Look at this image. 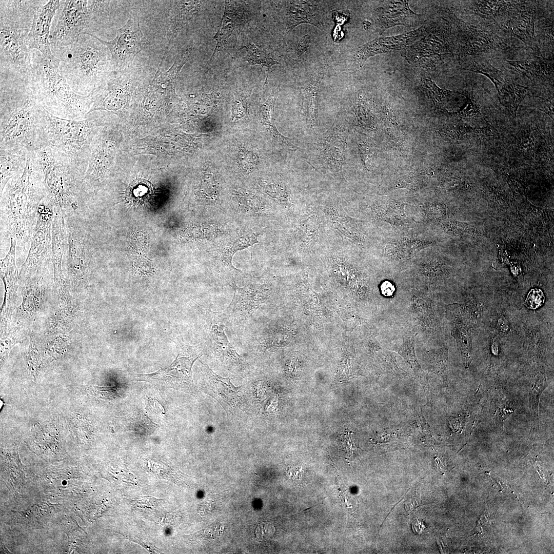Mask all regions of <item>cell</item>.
I'll return each mask as SVG.
<instances>
[{"instance_id": "cell-1", "label": "cell", "mask_w": 554, "mask_h": 554, "mask_svg": "<svg viewBox=\"0 0 554 554\" xmlns=\"http://www.w3.org/2000/svg\"><path fill=\"white\" fill-rule=\"evenodd\" d=\"M1 194V241L14 240L16 253L27 254L37 209L47 195L44 176L34 151L29 152L25 168L6 184Z\"/></svg>"}, {"instance_id": "cell-2", "label": "cell", "mask_w": 554, "mask_h": 554, "mask_svg": "<svg viewBox=\"0 0 554 554\" xmlns=\"http://www.w3.org/2000/svg\"><path fill=\"white\" fill-rule=\"evenodd\" d=\"M30 82L0 81V148H39L41 110Z\"/></svg>"}, {"instance_id": "cell-3", "label": "cell", "mask_w": 554, "mask_h": 554, "mask_svg": "<svg viewBox=\"0 0 554 554\" xmlns=\"http://www.w3.org/2000/svg\"><path fill=\"white\" fill-rule=\"evenodd\" d=\"M43 2L0 1V78L30 81L32 65L26 40L34 10Z\"/></svg>"}, {"instance_id": "cell-4", "label": "cell", "mask_w": 554, "mask_h": 554, "mask_svg": "<svg viewBox=\"0 0 554 554\" xmlns=\"http://www.w3.org/2000/svg\"><path fill=\"white\" fill-rule=\"evenodd\" d=\"M51 50L60 61V74L78 94H90L115 71L109 49L95 35L82 34L73 44Z\"/></svg>"}, {"instance_id": "cell-5", "label": "cell", "mask_w": 554, "mask_h": 554, "mask_svg": "<svg viewBox=\"0 0 554 554\" xmlns=\"http://www.w3.org/2000/svg\"><path fill=\"white\" fill-rule=\"evenodd\" d=\"M32 65L30 83L37 101L51 114L64 119L86 118L92 105L90 95L74 92L60 74V60L52 62L38 50L30 51Z\"/></svg>"}, {"instance_id": "cell-6", "label": "cell", "mask_w": 554, "mask_h": 554, "mask_svg": "<svg viewBox=\"0 0 554 554\" xmlns=\"http://www.w3.org/2000/svg\"><path fill=\"white\" fill-rule=\"evenodd\" d=\"M96 122L91 113L84 120H70L55 116L43 108L38 128L39 149L47 147L65 154L85 174L97 126Z\"/></svg>"}, {"instance_id": "cell-7", "label": "cell", "mask_w": 554, "mask_h": 554, "mask_svg": "<svg viewBox=\"0 0 554 554\" xmlns=\"http://www.w3.org/2000/svg\"><path fill=\"white\" fill-rule=\"evenodd\" d=\"M54 211L74 214L84 203L85 174L65 154L47 147L35 151Z\"/></svg>"}, {"instance_id": "cell-8", "label": "cell", "mask_w": 554, "mask_h": 554, "mask_svg": "<svg viewBox=\"0 0 554 554\" xmlns=\"http://www.w3.org/2000/svg\"><path fill=\"white\" fill-rule=\"evenodd\" d=\"M346 149L345 125L339 114L329 129L308 144L305 159L322 175L344 181L343 166Z\"/></svg>"}, {"instance_id": "cell-9", "label": "cell", "mask_w": 554, "mask_h": 554, "mask_svg": "<svg viewBox=\"0 0 554 554\" xmlns=\"http://www.w3.org/2000/svg\"><path fill=\"white\" fill-rule=\"evenodd\" d=\"M293 213L292 238L295 253L302 257L318 255L329 236L320 200H303Z\"/></svg>"}, {"instance_id": "cell-10", "label": "cell", "mask_w": 554, "mask_h": 554, "mask_svg": "<svg viewBox=\"0 0 554 554\" xmlns=\"http://www.w3.org/2000/svg\"><path fill=\"white\" fill-rule=\"evenodd\" d=\"M52 205L46 197L39 205L30 248L19 274V280L52 264Z\"/></svg>"}, {"instance_id": "cell-11", "label": "cell", "mask_w": 554, "mask_h": 554, "mask_svg": "<svg viewBox=\"0 0 554 554\" xmlns=\"http://www.w3.org/2000/svg\"><path fill=\"white\" fill-rule=\"evenodd\" d=\"M140 71L129 67L112 73L90 94L92 105L89 113L97 110L117 114L122 111L127 106L131 91L142 81Z\"/></svg>"}, {"instance_id": "cell-12", "label": "cell", "mask_w": 554, "mask_h": 554, "mask_svg": "<svg viewBox=\"0 0 554 554\" xmlns=\"http://www.w3.org/2000/svg\"><path fill=\"white\" fill-rule=\"evenodd\" d=\"M68 243L65 254L71 287L80 290L88 279L91 253L88 236L74 214L66 216Z\"/></svg>"}, {"instance_id": "cell-13", "label": "cell", "mask_w": 554, "mask_h": 554, "mask_svg": "<svg viewBox=\"0 0 554 554\" xmlns=\"http://www.w3.org/2000/svg\"><path fill=\"white\" fill-rule=\"evenodd\" d=\"M56 13L57 21L50 36L51 48L70 46L81 34L89 33L90 18L87 1H60Z\"/></svg>"}, {"instance_id": "cell-14", "label": "cell", "mask_w": 554, "mask_h": 554, "mask_svg": "<svg viewBox=\"0 0 554 554\" xmlns=\"http://www.w3.org/2000/svg\"><path fill=\"white\" fill-rule=\"evenodd\" d=\"M98 38L109 49L115 71L128 68L135 56L149 44L141 29L138 17L134 12L132 17L117 30L114 39L106 41Z\"/></svg>"}, {"instance_id": "cell-15", "label": "cell", "mask_w": 554, "mask_h": 554, "mask_svg": "<svg viewBox=\"0 0 554 554\" xmlns=\"http://www.w3.org/2000/svg\"><path fill=\"white\" fill-rule=\"evenodd\" d=\"M319 200L330 234L343 243L363 248L366 236L354 219L343 209L340 199L330 195Z\"/></svg>"}, {"instance_id": "cell-16", "label": "cell", "mask_w": 554, "mask_h": 554, "mask_svg": "<svg viewBox=\"0 0 554 554\" xmlns=\"http://www.w3.org/2000/svg\"><path fill=\"white\" fill-rule=\"evenodd\" d=\"M34 10L32 25L27 37L26 44L30 51L36 49L50 61H59L53 54L50 42V27L52 19L60 7V1H47Z\"/></svg>"}, {"instance_id": "cell-17", "label": "cell", "mask_w": 554, "mask_h": 554, "mask_svg": "<svg viewBox=\"0 0 554 554\" xmlns=\"http://www.w3.org/2000/svg\"><path fill=\"white\" fill-rule=\"evenodd\" d=\"M202 354L179 353L172 364L166 369L146 375L147 378L180 391L195 394V389L192 378V367Z\"/></svg>"}, {"instance_id": "cell-18", "label": "cell", "mask_w": 554, "mask_h": 554, "mask_svg": "<svg viewBox=\"0 0 554 554\" xmlns=\"http://www.w3.org/2000/svg\"><path fill=\"white\" fill-rule=\"evenodd\" d=\"M229 285L234 290V295L230 304L223 313L226 318L243 325L250 318L261 303L262 286L254 283L249 284L243 287L237 286L235 283H231Z\"/></svg>"}, {"instance_id": "cell-19", "label": "cell", "mask_w": 554, "mask_h": 554, "mask_svg": "<svg viewBox=\"0 0 554 554\" xmlns=\"http://www.w3.org/2000/svg\"><path fill=\"white\" fill-rule=\"evenodd\" d=\"M207 330L212 349L220 360L228 364H239L242 358L230 343L225 332V324L223 312L205 310Z\"/></svg>"}, {"instance_id": "cell-20", "label": "cell", "mask_w": 554, "mask_h": 554, "mask_svg": "<svg viewBox=\"0 0 554 554\" xmlns=\"http://www.w3.org/2000/svg\"><path fill=\"white\" fill-rule=\"evenodd\" d=\"M425 32L422 26L400 35L375 38L359 47L354 53V59L362 65L371 56L403 49L422 37Z\"/></svg>"}, {"instance_id": "cell-21", "label": "cell", "mask_w": 554, "mask_h": 554, "mask_svg": "<svg viewBox=\"0 0 554 554\" xmlns=\"http://www.w3.org/2000/svg\"><path fill=\"white\" fill-rule=\"evenodd\" d=\"M202 389L215 399L225 409L230 412L238 406L240 398V388L234 386L229 378H223L215 373L209 367L203 364Z\"/></svg>"}, {"instance_id": "cell-22", "label": "cell", "mask_w": 554, "mask_h": 554, "mask_svg": "<svg viewBox=\"0 0 554 554\" xmlns=\"http://www.w3.org/2000/svg\"><path fill=\"white\" fill-rule=\"evenodd\" d=\"M444 45L437 35L428 34L408 47L404 56L412 65L432 70L442 62Z\"/></svg>"}, {"instance_id": "cell-23", "label": "cell", "mask_w": 554, "mask_h": 554, "mask_svg": "<svg viewBox=\"0 0 554 554\" xmlns=\"http://www.w3.org/2000/svg\"><path fill=\"white\" fill-rule=\"evenodd\" d=\"M408 2L386 1L382 6L377 9L376 20L380 34L397 25L407 26L411 23V18L418 15L410 10Z\"/></svg>"}, {"instance_id": "cell-24", "label": "cell", "mask_w": 554, "mask_h": 554, "mask_svg": "<svg viewBox=\"0 0 554 554\" xmlns=\"http://www.w3.org/2000/svg\"><path fill=\"white\" fill-rule=\"evenodd\" d=\"M325 70V66L316 70L302 90V112L306 124L311 128L318 126V91Z\"/></svg>"}, {"instance_id": "cell-25", "label": "cell", "mask_w": 554, "mask_h": 554, "mask_svg": "<svg viewBox=\"0 0 554 554\" xmlns=\"http://www.w3.org/2000/svg\"><path fill=\"white\" fill-rule=\"evenodd\" d=\"M28 152L24 148H0V193L7 183L25 168Z\"/></svg>"}, {"instance_id": "cell-26", "label": "cell", "mask_w": 554, "mask_h": 554, "mask_svg": "<svg viewBox=\"0 0 554 554\" xmlns=\"http://www.w3.org/2000/svg\"><path fill=\"white\" fill-rule=\"evenodd\" d=\"M410 310L416 325L423 331L432 332L436 327V319L431 300L419 292L411 296Z\"/></svg>"}, {"instance_id": "cell-27", "label": "cell", "mask_w": 554, "mask_h": 554, "mask_svg": "<svg viewBox=\"0 0 554 554\" xmlns=\"http://www.w3.org/2000/svg\"><path fill=\"white\" fill-rule=\"evenodd\" d=\"M414 334H407L404 337L402 343L399 346H395L393 350L401 355L408 363L416 375L417 379L419 381L424 389L426 394L428 393V383H427L426 374L418 362L415 351V336Z\"/></svg>"}, {"instance_id": "cell-28", "label": "cell", "mask_w": 554, "mask_h": 554, "mask_svg": "<svg viewBox=\"0 0 554 554\" xmlns=\"http://www.w3.org/2000/svg\"><path fill=\"white\" fill-rule=\"evenodd\" d=\"M446 308L454 323L465 324L471 328L478 324L481 317L482 307L470 302L448 305Z\"/></svg>"}, {"instance_id": "cell-29", "label": "cell", "mask_w": 554, "mask_h": 554, "mask_svg": "<svg viewBox=\"0 0 554 554\" xmlns=\"http://www.w3.org/2000/svg\"><path fill=\"white\" fill-rule=\"evenodd\" d=\"M472 328L465 324L454 323L451 334L456 339L460 349L463 361L467 368L472 360Z\"/></svg>"}, {"instance_id": "cell-30", "label": "cell", "mask_w": 554, "mask_h": 554, "mask_svg": "<svg viewBox=\"0 0 554 554\" xmlns=\"http://www.w3.org/2000/svg\"><path fill=\"white\" fill-rule=\"evenodd\" d=\"M279 87L273 90L267 101L261 106L259 117L261 122L266 127L271 135L277 141L281 142L284 136L282 135L272 123L275 102L277 97Z\"/></svg>"}, {"instance_id": "cell-31", "label": "cell", "mask_w": 554, "mask_h": 554, "mask_svg": "<svg viewBox=\"0 0 554 554\" xmlns=\"http://www.w3.org/2000/svg\"><path fill=\"white\" fill-rule=\"evenodd\" d=\"M258 234L254 233H249L242 235L229 244L225 248L222 255V261L225 266L231 268L236 271L241 272L238 269L235 268L232 264V259L234 254L238 251L248 248L252 246L254 244L259 243L257 238Z\"/></svg>"}, {"instance_id": "cell-32", "label": "cell", "mask_w": 554, "mask_h": 554, "mask_svg": "<svg viewBox=\"0 0 554 554\" xmlns=\"http://www.w3.org/2000/svg\"><path fill=\"white\" fill-rule=\"evenodd\" d=\"M302 23H309L317 27L321 24L313 13L311 6L308 3H302L300 5H292L289 9V30Z\"/></svg>"}, {"instance_id": "cell-33", "label": "cell", "mask_w": 554, "mask_h": 554, "mask_svg": "<svg viewBox=\"0 0 554 554\" xmlns=\"http://www.w3.org/2000/svg\"><path fill=\"white\" fill-rule=\"evenodd\" d=\"M428 360V368L436 374L444 378L448 369V349L443 347L439 349H430L427 351Z\"/></svg>"}, {"instance_id": "cell-34", "label": "cell", "mask_w": 554, "mask_h": 554, "mask_svg": "<svg viewBox=\"0 0 554 554\" xmlns=\"http://www.w3.org/2000/svg\"><path fill=\"white\" fill-rule=\"evenodd\" d=\"M245 48L247 51V55L245 58L251 65L259 64L262 67L266 66L269 71L273 65L279 64L260 48L253 44H248Z\"/></svg>"}, {"instance_id": "cell-35", "label": "cell", "mask_w": 554, "mask_h": 554, "mask_svg": "<svg viewBox=\"0 0 554 554\" xmlns=\"http://www.w3.org/2000/svg\"><path fill=\"white\" fill-rule=\"evenodd\" d=\"M381 363L386 372L402 378L409 377L410 374L402 369L398 364L394 353L383 350L380 354Z\"/></svg>"}, {"instance_id": "cell-36", "label": "cell", "mask_w": 554, "mask_h": 554, "mask_svg": "<svg viewBox=\"0 0 554 554\" xmlns=\"http://www.w3.org/2000/svg\"><path fill=\"white\" fill-rule=\"evenodd\" d=\"M239 192L236 194V200L244 209L256 212L264 211L266 208L265 202L260 197L250 193Z\"/></svg>"}, {"instance_id": "cell-37", "label": "cell", "mask_w": 554, "mask_h": 554, "mask_svg": "<svg viewBox=\"0 0 554 554\" xmlns=\"http://www.w3.org/2000/svg\"><path fill=\"white\" fill-rule=\"evenodd\" d=\"M502 88L501 90H505L507 92L506 95L509 100L507 104H509L508 107L512 109L516 114L518 107L526 93L525 89L520 85L517 86L512 85H508L507 89L504 86Z\"/></svg>"}, {"instance_id": "cell-38", "label": "cell", "mask_w": 554, "mask_h": 554, "mask_svg": "<svg viewBox=\"0 0 554 554\" xmlns=\"http://www.w3.org/2000/svg\"><path fill=\"white\" fill-rule=\"evenodd\" d=\"M545 301V296L539 289H531L528 293L524 302L525 306L531 309H536L541 306Z\"/></svg>"}, {"instance_id": "cell-39", "label": "cell", "mask_w": 554, "mask_h": 554, "mask_svg": "<svg viewBox=\"0 0 554 554\" xmlns=\"http://www.w3.org/2000/svg\"><path fill=\"white\" fill-rule=\"evenodd\" d=\"M512 66H513L518 70H519L523 74H524L529 77V76H535L539 73V70L540 68L536 62L533 61H520V62H510Z\"/></svg>"}, {"instance_id": "cell-40", "label": "cell", "mask_w": 554, "mask_h": 554, "mask_svg": "<svg viewBox=\"0 0 554 554\" xmlns=\"http://www.w3.org/2000/svg\"><path fill=\"white\" fill-rule=\"evenodd\" d=\"M358 149L359 150L361 157L362 158L367 169L370 168L371 163V156L372 152L370 147L367 144L359 143Z\"/></svg>"}, {"instance_id": "cell-41", "label": "cell", "mask_w": 554, "mask_h": 554, "mask_svg": "<svg viewBox=\"0 0 554 554\" xmlns=\"http://www.w3.org/2000/svg\"><path fill=\"white\" fill-rule=\"evenodd\" d=\"M161 500H158L151 497H144L130 500V502L133 505L141 508H151L155 506Z\"/></svg>"}, {"instance_id": "cell-42", "label": "cell", "mask_w": 554, "mask_h": 554, "mask_svg": "<svg viewBox=\"0 0 554 554\" xmlns=\"http://www.w3.org/2000/svg\"><path fill=\"white\" fill-rule=\"evenodd\" d=\"M310 43V36L309 34H306L303 36L299 42L296 49V55L300 57L308 49Z\"/></svg>"}, {"instance_id": "cell-43", "label": "cell", "mask_w": 554, "mask_h": 554, "mask_svg": "<svg viewBox=\"0 0 554 554\" xmlns=\"http://www.w3.org/2000/svg\"><path fill=\"white\" fill-rule=\"evenodd\" d=\"M380 289L383 295L386 296L392 295L395 290L393 285L389 281L384 282L381 284Z\"/></svg>"}, {"instance_id": "cell-44", "label": "cell", "mask_w": 554, "mask_h": 554, "mask_svg": "<svg viewBox=\"0 0 554 554\" xmlns=\"http://www.w3.org/2000/svg\"><path fill=\"white\" fill-rule=\"evenodd\" d=\"M90 391L96 396L97 395L103 398H109L110 394H111V391L109 390V388H107L92 387Z\"/></svg>"}, {"instance_id": "cell-45", "label": "cell", "mask_w": 554, "mask_h": 554, "mask_svg": "<svg viewBox=\"0 0 554 554\" xmlns=\"http://www.w3.org/2000/svg\"><path fill=\"white\" fill-rule=\"evenodd\" d=\"M412 530L417 534L420 535L421 533L424 529L425 528V526L423 521L421 519H418L415 520L412 524Z\"/></svg>"}, {"instance_id": "cell-46", "label": "cell", "mask_w": 554, "mask_h": 554, "mask_svg": "<svg viewBox=\"0 0 554 554\" xmlns=\"http://www.w3.org/2000/svg\"><path fill=\"white\" fill-rule=\"evenodd\" d=\"M370 25H371V23L369 21H364L363 26H364V28L365 29H368Z\"/></svg>"}]
</instances>
